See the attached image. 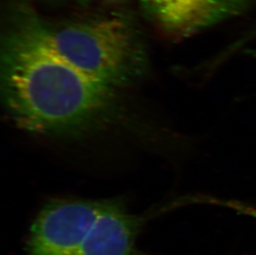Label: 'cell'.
<instances>
[{"label":"cell","mask_w":256,"mask_h":255,"mask_svg":"<svg viewBox=\"0 0 256 255\" xmlns=\"http://www.w3.org/2000/svg\"><path fill=\"white\" fill-rule=\"evenodd\" d=\"M2 36L1 96L8 116L28 132L80 137L118 114V90L76 70L54 49L45 22L18 10Z\"/></svg>","instance_id":"cell-1"},{"label":"cell","mask_w":256,"mask_h":255,"mask_svg":"<svg viewBox=\"0 0 256 255\" xmlns=\"http://www.w3.org/2000/svg\"><path fill=\"white\" fill-rule=\"evenodd\" d=\"M45 26L58 54L96 82L118 90L146 73L144 42L127 15L112 12Z\"/></svg>","instance_id":"cell-2"},{"label":"cell","mask_w":256,"mask_h":255,"mask_svg":"<svg viewBox=\"0 0 256 255\" xmlns=\"http://www.w3.org/2000/svg\"><path fill=\"white\" fill-rule=\"evenodd\" d=\"M110 200L64 198L46 203L32 224L28 254H80Z\"/></svg>","instance_id":"cell-3"},{"label":"cell","mask_w":256,"mask_h":255,"mask_svg":"<svg viewBox=\"0 0 256 255\" xmlns=\"http://www.w3.org/2000/svg\"><path fill=\"white\" fill-rule=\"evenodd\" d=\"M148 18L166 35L186 38L242 14L252 0H138Z\"/></svg>","instance_id":"cell-4"},{"label":"cell","mask_w":256,"mask_h":255,"mask_svg":"<svg viewBox=\"0 0 256 255\" xmlns=\"http://www.w3.org/2000/svg\"><path fill=\"white\" fill-rule=\"evenodd\" d=\"M145 218L128 212L120 199H110L87 237L79 255H146L136 247Z\"/></svg>","instance_id":"cell-5"},{"label":"cell","mask_w":256,"mask_h":255,"mask_svg":"<svg viewBox=\"0 0 256 255\" xmlns=\"http://www.w3.org/2000/svg\"><path fill=\"white\" fill-rule=\"evenodd\" d=\"M82 1H86V2H89V1H92V0H82ZM100 2H110V4H114V2H122L124 0H98Z\"/></svg>","instance_id":"cell-6"}]
</instances>
